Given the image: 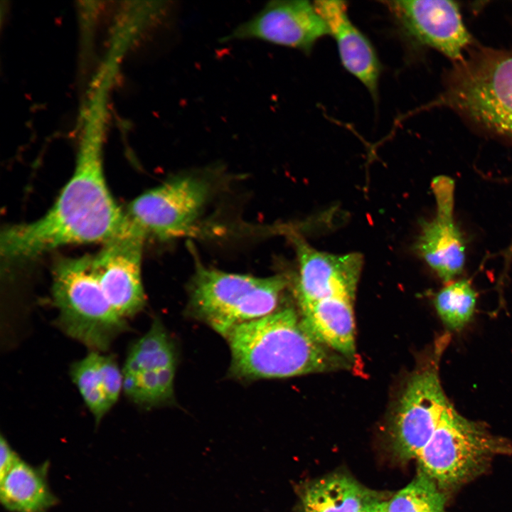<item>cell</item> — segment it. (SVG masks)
Listing matches in <instances>:
<instances>
[{"instance_id": "1", "label": "cell", "mask_w": 512, "mask_h": 512, "mask_svg": "<svg viewBox=\"0 0 512 512\" xmlns=\"http://www.w3.org/2000/svg\"><path fill=\"white\" fill-rule=\"evenodd\" d=\"M129 223L107 186L97 146L88 144L74 174L46 215L1 233V256L9 261L22 260L65 245L105 243Z\"/></svg>"}, {"instance_id": "2", "label": "cell", "mask_w": 512, "mask_h": 512, "mask_svg": "<svg viewBox=\"0 0 512 512\" xmlns=\"http://www.w3.org/2000/svg\"><path fill=\"white\" fill-rule=\"evenodd\" d=\"M230 373L244 380L282 378L335 370L340 356L329 352L303 324L293 308L235 326L226 336Z\"/></svg>"}, {"instance_id": "3", "label": "cell", "mask_w": 512, "mask_h": 512, "mask_svg": "<svg viewBox=\"0 0 512 512\" xmlns=\"http://www.w3.org/2000/svg\"><path fill=\"white\" fill-rule=\"evenodd\" d=\"M512 141V49H480L457 63L436 102Z\"/></svg>"}, {"instance_id": "4", "label": "cell", "mask_w": 512, "mask_h": 512, "mask_svg": "<svg viewBox=\"0 0 512 512\" xmlns=\"http://www.w3.org/2000/svg\"><path fill=\"white\" fill-rule=\"evenodd\" d=\"M287 284L282 275L260 278L198 263L188 287V312L226 338L235 326L279 309Z\"/></svg>"}, {"instance_id": "5", "label": "cell", "mask_w": 512, "mask_h": 512, "mask_svg": "<svg viewBox=\"0 0 512 512\" xmlns=\"http://www.w3.org/2000/svg\"><path fill=\"white\" fill-rule=\"evenodd\" d=\"M52 297L57 324L68 336L92 351H107L127 329L113 309L92 267V256L62 258L53 271Z\"/></svg>"}, {"instance_id": "6", "label": "cell", "mask_w": 512, "mask_h": 512, "mask_svg": "<svg viewBox=\"0 0 512 512\" xmlns=\"http://www.w3.org/2000/svg\"><path fill=\"white\" fill-rule=\"evenodd\" d=\"M511 447L449 404L416 459L421 471L442 488L460 485L482 472L491 458Z\"/></svg>"}, {"instance_id": "7", "label": "cell", "mask_w": 512, "mask_h": 512, "mask_svg": "<svg viewBox=\"0 0 512 512\" xmlns=\"http://www.w3.org/2000/svg\"><path fill=\"white\" fill-rule=\"evenodd\" d=\"M209 194L206 180L193 175L175 177L132 201L127 215L146 236L169 239L193 228Z\"/></svg>"}, {"instance_id": "8", "label": "cell", "mask_w": 512, "mask_h": 512, "mask_svg": "<svg viewBox=\"0 0 512 512\" xmlns=\"http://www.w3.org/2000/svg\"><path fill=\"white\" fill-rule=\"evenodd\" d=\"M176 364L174 343L156 318L127 353L122 370L124 394L146 409L170 403L174 400Z\"/></svg>"}, {"instance_id": "9", "label": "cell", "mask_w": 512, "mask_h": 512, "mask_svg": "<svg viewBox=\"0 0 512 512\" xmlns=\"http://www.w3.org/2000/svg\"><path fill=\"white\" fill-rule=\"evenodd\" d=\"M146 238L129 220L120 233L105 242L102 250L92 256L93 272L106 298L124 319L137 315L146 303L141 274Z\"/></svg>"}, {"instance_id": "10", "label": "cell", "mask_w": 512, "mask_h": 512, "mask_svg": "<svg viewBox=\"0 0 512 512\" xmlns=\"http://www.w3.org/2000/svg\"><path fill=\"white\" fill-rule=\"evenodd\" d=\"M439 358L415 372L399 399L394 415L393 437L395 449L403 458H416L450 404L440 383Z\"/></svg>"}, {"instance_id": "11", "label": "cell", "mask_w": 512, "mask_h": 512, "mask_svg": "<svg viewBox=\"0 0 512 512\" xmlns=\"http://www.w3.org/2000/svg\"><path fill=\"white\" fill-rule=\"evenodd\" d=\"M328 34V26L314 2L274 0L240 23L223 41L259 40L309 53Z\"/></svg>"}, {"instance_id": "12", "label": "cell", "mask_w": 512, "mask_h": 512, "mask_svg": "<svg viewBox=\"0 0 512 512\" xmlns=\"http://www.w3.org/2000/svg\"><path fill=\"white\" fill-rule=\"evenodd\" d=\"M405 31L418 43L460 62L471 46L459 5L446 0L384 2Z\"/></svg>"}, {"instance_id": "13", "label": "cell", "mask_w": 512, "mask_h": 512, "mask_svg": "<svg viewBox=\"0 0 512 512\" xmlns=\"http://www.w3.org/2000/svg\"><path fill=\"white\" fill-rule=\"evenodd\" d=\"M432 188L437 203L436 215L423 223L415 247L427 265L443 282L449 283L464 270L466 242L454 217V181L447 176H437Z\"/></svg>"}, {"instance_id": "14", "label": "cell", "mask_w": 512, "mask_h": 512, "mask_svg": "<svg viewBox=\"0 0 512 512\" xmlns=\"http://www.w3.org/2000/svg\"><path fill=\"white\" fill-rule=\"evenodd\" d=\"M299 262L296 297L299 307L338 296L353 299L363 265L358 253L333 255L292 238Z\"/></svg>"}, {"instance_id": "15", "label": "cell", "mask_w": 512, "mask_h": 512, "mask_svg": "<svg viewBox=\"0 0 512 512\" xmlns=\"http://www.w3.org/2000/svg\"><path fill=\"white\" fill-rule=\"evenodd\" d=\"M314 4L336 41L343 67L377 97L380 63L370 42L351 22L346 2L319 0Z\"/></svg>"}, {"instance_id": "16", "label": "cell", "mask_w": 512, "mask_h": 512, "mask_svg": "<svg viewBox=\"0 0 512 512\" xmlns=\"http://www.w3.org/2000/svg\"><path fill=\"white\" fill-rule=\"evenodd\" d=\"M70 376L96 423H99L123 390L122 370L112 356L92 351L72 365Z\"/></svg>"}, {"instance_id": "17", "label": "cell", "mask_w": 512, "mask_h": 512, "mask_svg": "<svg viewBox=\"0 0 512 512\" xmlns=\"http://www.w3.org/2000/svg\"><path fill=\"white\" fill-rule=\"evenodd\" d=\"M353 300L338 296L299 307L302 321L314 338L347 358L356 353Z\"/></svg>"}, {"instance_id": "18", "label": "cell", "mask_w": 512, "mask_h": 512, "mask_svg": "<svg viewBox=\"0 0 512 512\" xmlns=\"http://www.w3.org/2000/svg\"><path fill=\"white\" fill-rule=\"evenodd\" d=\"M48 464L34 466L20 459L0 480V499L10 512H48L58 503L47 479Z\"/></svg>"}, {"instance_id": "19", "label": "cell", "mask_w": 512, "mask_h": 512, "mask_svg": "<svg viewBox=\"0 0 512 512\" xmlns=\"http://www.w3.org/2000/svg\"><path fill=\"white\" fill-rule=\"evenodd\" d=\"M379 501L375 492L343 474L313 482L302 495L304 512H365Z\"/></svg>"}, {"instance_id": "20", "label": "cell", "mask_w": 512, "mask_h": 512, "mask_svg": "<svg viewBox=\"0 0 512 512\" xmlns=\"http://www.w3.org/2000/svg\"><path fill=\"white\" fill-rule=\"evenodd\" d=\"M477 294L466 279L447 283L436 294L434 303L438 315L451 330L462 329L471 319Z\"/></svg>"}, {"instance_id": "21", "label": "cell", "mask_w": 512, "mask_h": 512, "mask_svg": "<svg viewBox=\"0 0 512 512\" xmlns=\"http://www.w3.org/2000/svg\"><path fill=\"white\" fill-rule=\"evenodd\" d=\"M445 497L437 483L420 471L415 478L385 501L386 512H445Z\"/></svg>"}, {"instance_id": "22", "label": "cell", "mask_w": 512, "mask_h": 512, "mask_svg": "<svg viewBox=\"0 0 512 512\" xmlns=\"http://www.w3.org/2000/svg\"><path fill=\"white\" fill-rule=\"evenodd\" d=\"M0 480L4 477L13 466L21 459L11 448L3 435L0 441Z\"/></svg>"}, {"instance_id": "23", "label": "cell", "mask_w": 512, "mask_h": 512, "mask_svg": "<svg viewBox=\"0 0 512 512\" xmlns=\"http://www.w3.org/2000/svg\"><path fill=\"white\" fill-rule=\"evenodd\" d=\"M365 512H386L385 501H380L373 504L372 506H370L369 508H368Z\"/></svg>"}]
</instances>
